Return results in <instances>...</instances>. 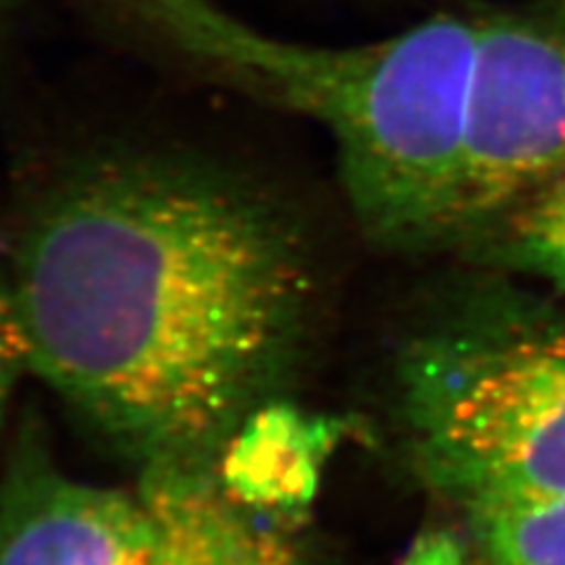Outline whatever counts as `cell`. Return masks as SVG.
Returning <instances> with one entry per match:
<instances>
[{
  "instance_id": "cell-2",
  "label": "cell",
  "mask_w": 565,
  "mask_h": 565,
  "mask_svg": "<svg viewBox=\"0 0 565 565\" xmlns=\"http://www.w3.org/2000/svg\"><path fill=\"white\" fill-rule=\"evenodd\" d=\"M340 180L382 250L527 278L565 212V0L471 3L375 41Z\"/></svg>"
},
{
  "instance_id": "cell-1",
  "label": "cell",
  "mask_w": 565,
  "mask_h": 565,
  "mask_svg": "<svg viewBox=\"0 0 565 565\" xmlns=\"http://www.w3.org/2000/svg\"><path fill=\"white\" fill-rule=\"evenodd\" d=\"M10 278L29 373L145 467H210L274 403L318 290L302 232L262 191L149 153L64 174Z\"/></svg>"
},
{
  "instance_id": "cell-4",
  "label": "cell",
  "mask_w": 565,
  "mask_h": 565,
  "mask_svg": "<svg viewBox=\"0 0 565 565\" xmlns=\"http://www.w3.org/2000/svg\"><path fill=\"white\" fill-rule=\"evenodd\" d=\"M151 521L139 492L17 465L0 488V565H145Z\"/></svg>"
},
{
  "instance_id": "cell-5",
  "label": "cell",
  "mask_w": 565,
  "mask_h": 565,
  "mask_svg": "<svg viewBox=\"0 0 565 565\" xmlns=\"http://www.w3.org/2000/svg\"><path fill=\"white\" fill-rule=\"evenodd\" d=\"M139 498L151 521L145 565H305L295 546L259 523L210 467H147Z\"/></svg>"
},
{
  "instance_id": "cell-8",
  "label": "cell",
  "mask_w": 565,
  "mask_h": 565,
  "mask_svg": "<svg viewBox=\"0 0 565 565\" xmlns=\"http://www.w3.org/2000/svg\"><path fill=\"white\" fill-rule=\"evenodd\" d=\"M29 373V340L12 278L0 274V415L20 377Z\"/></svg>"
},
{
  "instance_id": "cell-9",
  "label": "cell",
  "mask_w": 565,
  "mask_h": 565,
  "mask_svg": "<svg viewBox=\"0 0 565 565\" xmlns=\"http://www.w3.org/2000/svg\"><path fill=\"white\" fill-rule=\"evenodd\" d=\"M401 565H469L459 540L446 530L422 535Z\"/></svg>"
},
{
  "instance_id": "cell-3",
  "label": "cell",
  "mask_w": 565,
  "mask_h": 565,
  "mask_svg": "<svg viewBox=\"0 0 565 565\" xmlns=\"http://www.w3.org/2000/svg\"><path fill=\"white\" fill-rule=\"evenodd\" d=\"M394 401L415 469L462 509L565 492V295L471 269L405 332Z\"/></svg>"
},
{
  "instance_id": "cell-6",
  "label": "cell",
  "mask_w": 565,
  "mask_h": 565,
  "mask_svg": "<svg viewBox=\"0 0 565 565\" xmlns=\"http://www.w3.org/2000/svg\"><path fill=\"white\" fill-rule=\"evenodd\" d=\"M332 434L326 422H311L288 405H264L228 440L224 486L241 502H299L313 486Z\"/></svg>"
},
{
  "instance_id": "cell-7",
  "label": "cell",
  "mask_w": 565,
  "mask_h": 565,
  "mask_svg": "<svg viewBox=\"0 0 565 565\" xmlns=\"http://www.w3.org/2000/svg\"><path fill=\"white\" fill-rule=\"evenodd\" d=\"M467 514L488 565H565V492Z\"/></svg>"
}]
</instances>
